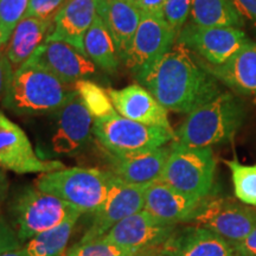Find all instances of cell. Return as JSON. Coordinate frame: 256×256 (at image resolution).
<instances>
[{
  "instance_id": "obj_1",
  "label": "cell",
  "mask_w": 256,
  "mask_h": 256,
  "mask_svg": "<svg viewBox=\"0 0 256 256\" xmlns=\"http://www.w3.org/2000/svg\"><path fill=\"white\" fill-rule=\"evenodd\" d=\"M136 81L166 110L178 113H191L222 92L206 64L177 42Z\"/></svg>"
},
{
  "instance_id": "obj_2",
  "label": "cell",
  "mask_w": 256,
  "mask_h": 256,
  "mask_svg": "<svg viewBox=\"0 0 256 256\" xmlns=\"http://www.w3.org/2000/svg\"><path fill=\"white\" fill-rule=\"evenodd\" d=\"M74 94L68 83L28 60L14 72L2 106L19 115H43L55 113Z\"/></svg>"
},
{
  "instance_id": "obj_3",
  "label": "cell",
  "mask_w": 256,
  "mask_h": 256,
  "mask_svg": "<svg viewBox=\"0 0 256 256\" xmlns=\"http://www.w3.org/2000/svg\"><path fill=\"white\" fill-rule=\"evenodd\" d=\"M246 119V107L238 96L220 92L188 114L176 132V142L190 147H211L229 142Z\"/></svg>"
},
{
  "instance_id": "obj_4",
  "label": "cell",
  "mask_w": 256,
  "mask_h": 256,
  "mask_svg": "<svg viewBox=\"0 0 256 256\" xmlns=\"http://www.w3.org/2000/svg\"><path fill=\"white\" fill-rule=\"evenodd\" d=\"M112 174L92 168H64L42 174L34 186L60 198L82 214H94L108 194Z\"/></svg>"
},
{
  "instance_id": "obj_5",
  "label": "cell",
  "mask_w": 256,
  "mask_h": 256,
  "mask_svg": "<svg viewBox=\"0 0 256 256\" xmlns=\"http://www.w3.org/2000/svg\"><path fill=\"white\" fill-rule=\"evenodd\" d=\"M216 159L211 147H190L171 142L160 182L188 196L204 200L215 182Z\"/></svg>"
},
{
  "instance_id": "obj_6",
  "label": "cell",
  "mask_w": 256,
  "mask_h": 256,
  "mask_svg": "<svg viewBox=\"0 0 256 256\" xmlns=\"http://www.w3.org/2000/svg\"><path fill=\"white\" fill-rule=\"evenodd\" d=\"M11 212L14 229L23 243L82 215L72 204L36 186H26L18 192L11 203Z\"/></svg>"
},
{
  "instance_id": "obj_7",
  "label": "cell",
  "mask_w": 256,
  "mask_h": 256,
  "mask_svg": "<svg viewBox=\"0 0 256 256\" xmlns=\"http://www.w3.org/2000/svg\"><path fill=\"white\" fill-rule=\"evenodd\" d=\"M92 134L106 152L118 156L153 151L176 140V132L136 122L119 114L94 119Z\"/></svg>"
},
{
  "instance_id": "obj_8",
  "label": "cell",
  "mask_w": 256,
  "mask_h": 256,
  "mask_svg": "<svg viewBox=\"0 0 256 256\" xmlns=\"http://www.w3.org/2000/svg\"><path fill=\"white\" fill-rule=\"evenodd\" d=\"M186 224L210 230L234 244L256 228V211L223 197H206Z\"/></svg>"
},
{
  "instance_id": "obj_9",
  "label": "cell",
  "mask_w": 256,
  "mask_h": 256,
  "mask_svg": "<svg viewBox=\"0 0 256 256\" xmlns=\"http://www.w3.org/2000/svg\"><path fill=\"white\" fill-rule=\"evenodd\" d=\"M178 32L171 28L162 16L142 14L124 62L134 78L145 74L174 46Z\"/></svg>"
},
{
  "instance_id": "obj_10",
  "label": "cell",
  "mask_w": 256,
  "mask_h": 256,
  "mask_svg": "<svg viewBox=\"0 0 256 256\" xmlns=\"http://www.w3.org/2000/svg\"><path fill=\"white\" fill-rule=\"evenodd\" d=\"M176 42L203 57L210 66H220L232 58L249 40L238 28L200 26L188 23L178 32Z\"/></svg>"
},
{
  "instance_id": "obj_11",
  "label": "cell",
  "mask_w": 256,
  "mask_h": 256,
  "mask_svg": "<svg viewBox=\"0 0 256 256\" xmlns=\"http://www.w3.org/2000/svg\"><path fill=\"white\" fill-rule=\"evenodd\" d=\"M147 186L148 185L124 183L112 174L107 198L100 209L94 212L90 226L78 242L86 243L101 238L115 224L144 210Z\"/></svg>"
},
{
  "instance_id": "obj_12",
  "label": "cell",
  "mask_w": 256,
  "mask_h": 256,
  "mask_svg": "<svg viewBox=\"0 0 256 256\" xmlns=\"http://www.w3.org/2000/svg\"><path fill=\"white\" fill-rule=\"evenodd\" d=\"M55 124L50 136V153L52 156H75L82 152L90 142L94 126L92 116L78 92L55 113Z\"/></svg>"
},
{
  "instance_id": "obj_13",
  "label": "cell",
  "mask_w": 256,
  "mask_h": 256,
  "mask_svg": "<svg viewBox=\"0 0 256 256\" xmlns=\"http://www.w3.org/2000/svg\"><path fill=\"white\" fill-rule=\"evenodd\" d=\"M0 168L28 174H46L66 165L56 160L40 159L24 130L0 112Z\"/></svg>"
},
{
  "instance_id": "obj_14",
  "label": "cell",
  "mask_w": 256,
  "mask_h": 256,
  "mask_svg": "<svg viewBox=\"0 0 256 256\" xmlns=\"http://www.w3.org/2000/svg\"><path fill=\"white\" fill-rule=\"evenodd\" d=\"M177 230V224L162 222L145 210L133 214L102 236L107 241L134 250L159 249Z\"/></svg>"
},
{
  "instance_id": "obj_15",
  "label": "cell",
  "mask_w": 256,
  "mask_h": 256,
  "mask_svg": "<svg viewBox=\"0 0 256 256\" xmlns=\"http://www.w3.org/2000/svg\"><path fill=\"white\" fill-rule=\"evenodd\" d=\"M30 60L68 84L90 78L96 72V66L84 54L62 40L46 42Z\"/></svg>"
},
{
  "instance_id": "obj_16",
  "label": "cell",
  "mask_w": 256,
  "mask_h": 256,
  "mask_svg": "<svg viewBox=\"0 0 256 256\" xmlns=\"http://www.w3.org/2000/svg\"><path fill=\"white\" fill-rule=\"evenodd\" d=\"M116 113L126 119L172 130L168 110L142 84H130L122 89H107Z\"/></svg>"
},
{
  "instance_id": "obj_17",
  "label": "cell",
  "mask_w": 256,
  "mask_h": 256,
  "mask_svg": "<svg viewBox=\"0 0 256 256\" xmlns=\"http://www.w3.org/2000/svg\"><path fill=\"white\" fill-rule=\"evenodd\" d=\"M107 153L108 172L120 180L134 185H150L162 178L170 156V146L136 154L118 156Z\"/></svg>"
},
{
  "instance_id": "obj_18",
  "label": "cell",
  "mask_w": 256,
  "mask_h": 256,
  "mask_svg": "<svg viewBox=\"0 0 256 256\" xmlns=\"http://www.w3.org/2000/svg\"><path fill=\"white\" fill-rule=\"evenodd\" d=\"M159 252L168 256H238L228 241L194 226L176 230Z\"/></svg>"
},
{
  "instance_id": "obj_19",
  "label": "cell",
  "mask_w": 256,
  "mask_h": 256,
  "mask_svg": "<svg viewBox=\"0 0 256 256\" xmlns=\"http://www.w3.org/2000/svg\"><path fill=\"white\" fill-rule=\"evenodd\" d=\"M98 0H66L54 19V30L46 42H66L84 54L83 40L98 16Z\"/></svg>"
},
{
  "instance_id": "obj_20",
  "label": "cell",
  "mask_w": 256,
  "mask_h": 256,
  "mask_svg": "<svg viewBox=\"0 0 256 256\" xmlns=\"http://www.w3.org/2000/svg\"><path fill=\"white\" fill-rule=\"evenodd\" d=\"M200 200L156 180L146 188L144 210L162 222L186 223Z\"/></svg>"
},
{
  "instance_id": "obj_21",
  "label": "cell",
  "mask_w": 256,
  "mask_h": 256,
  "mask_svg": "<svg viewBox=\"0 0 256 256\" xmlns=\"http://www.w3.org/2000/svg\"><path fill=\"white\" fill-rule=\"evenodd\" d=\"M98 14L113 38L121 60L133 40L142 12L130 0H98Z\"/></svg>"
},
{
  "instance_id": "obj_22",
  "label": "cell",
  "mask_w": 256,
  "mask_h": 256,
  "mask_svg": "<svg viewBox=\"0 0 256 256\" xmlns=\"http://www.w3.org/2000/svg\"><path fill=\"white\" fill-rule=\"evenodd\" d=\"M52 30L54 20L24 17L19 22L5 48L6 57L14 72L34 56L48 40Z\"/></svg>"
},
{
  "instance_id": "obj_23",
  "label": "cell",
  "mask_w": 256,
  "mask_h": 256,
  "mask_svg": "<svg viewBox=\"0 0 256 256\" xmlns=\"http://www.w3.org/2000/svg\"><path fill=\"white\" fill-rule=\"evenodd\" d=\"M215 78L235 92L256 95V44L249 40L220 66H208Z\"/></svg>"
},
{
  "instance_id": "obj_24",
  "label": "cell",
  "mask_w": 256,
  "mask_h": 256,
  "mask_svg": "<svg viewBox=\"0 0 256 256\" xmlns=\"http://www.w3.org/2000/svg\"><path fill=\"white\" fill-rule=\"evenodd\" d=\"M83 50L86 56L104 72L113 74L119 68L120 57L116 46L98 14L86 34Z\"/></svg>"
},
{
  "instance_id": "obj_25",
  "label": "cell",
  "mask_w": 256,
  "mask_h": 256,
  "mask_svg": "<svg viewBox=\"0 0 256 256\" xmlns=\"http://www.w3.org/2000/svg\"><path fill=\"white\" fill-rule=\"evenodd\" d=\"M190 19L200 26H243V18L232 0H192Z\"/></svg>"
},
{
  "instance_id": "obj_26",
  "label": "cell",
  "mask_w": 256,
  "mask_h": 256,
  "mask_svg": "<svg viewBox=\"0 0 256 256\" xmlns=\"http://www.w3.org/2000/svg\"><path fill=\"white\" fill-rule=\"evenodd\" d=\"M78 218H72L56 228L28 240L24 248L28 256H64L66 247Z\"/></svg>"
},
{
  "instance_id": "obj_27",
  "label": "cell",
  "mask_w": 256,
  "mask_h": 256,
  "mask_svg": "<svg viewBox=\"0 0 256 256\" xmlns=\"http://www.w3.org/2000/svg\"><path fill=\"white\" fill-rule=\"evenodd\" d=\"M74 89L94 119H102L118 114L107 89H104L98 83L87 78L80 80L74 83Z\"/></svg>"
},
{
  "instance_id": "obj_28",
  "label": "cell",
  "mask_w": 256,
  "mask_h": 256,
  "mask_svg": "<svg viewBox=\"0 0 256 256\" xmlns=\"http://www.w3.org/2000/svg\"><path fill=\"white\" fill-rule=\"evenodd\" d=\"M232 172L234 194L243 204L256 206V164L243 165L236 159L226 160Z\"/></svg>"
},
{
  "instance_id": "obj_29",
  "label": "cell",
  "mask_w": 256,
  "mask_h": 256,
  "mask_svg": "<svg viewBox=\"0 0 256 256\" xmlns=\"http://www.w3.org/2000/svg\"><path fill=\"white\" fill-rule=\"evenodd\" d=\"M140 250L124 248L101 238L86 243L78 242L66 249L64 256H134Z\"/></svg>"
},
{
  "instance_id": "obj_30",
  "label": "cell",
  "mask_w": 256,
  "mask_h": 256,
  "mask_svg": "<svg viewBox=\"0 0 256 256\" xmlns=\"http://www.w3.org/2000/svg\"><path fill=\"white\" fill-rule=\"evenodd\" d=\"M28 0H0V31L4 44L11 37L19 22L25 17Z\"/></svg>"
},
{
  "instance_id": "obj_31",
  "label": "cell",
  "mask_w": 256,
  "mask_h": 256,
  "mask_svg": "<svg viewBox=\"0 0 256 256\" xmlns=\"http://www.w3.org/2000/svg\"><path fill=\"white\" fill-rule=\"evenodd\" d=\"M192 0H166L164 5L165 20L171 25L172 28L179 32L185 25L188 17H190Z\"/></svg>"
},
{
  "instance_id": "obj_32",
  "label": "cell",
  "mask_w": 256,
  "mask_h": 256,
  "mask_svg": "<svg viewBox=\"0 0 256 256\" xmlns=\"http://www.w3.org/2000/svg\"><path fill=\"white\" fill-rule=\"evenodd\" d=\"M66 0H28L25 17H36L43 20H54Z\"/></svg>"
},
{
  "instance_id": "obj_33",
  "label": "cell",
  "mask_w": 256,
  "mask_h": 256,
  "mask_svg": "<svg viewBox=\"0 0 256 256\" xmlns=\"http://www.w3.org/2000/svg\"><path fill=\"white\" fill-rule=\"evenodd\" d=\"M20 247H23V242L19 240L16 229L0 218V254Z\"/></svg>"
},
{
  "instance_id": "obj_34",
  "label": "cell",
  "mask_w": 256,
  "mask_h": 256,
  "mask_svg": "<svg viewBox=\"0 0 256 256\" xmlns=\"http://www.w3.org/2000/svg\"><path fill=\"white\" fill-rule=\"evenodd\" d=\"M12 75H14V70H12L11 64L6 57L5 50L2 48L0 49V100L2 101L6 94V90H8Z\"/></svg>"
},
{
  "instance_id": "obj_35",
  "label": "cell",
  "mask_w": 256,
  "mask_h": 256,
  "mask_svg": "<svg viewBox=\"0 0 256 256\" xmlns=\"http://www.w3.org/2000/svg\"><path fill=\"white\" fill-rule=\"evenodd\" d=\"M232 246L238 256H256V228L244 240Z\"/></svg>"
},
{
  "instance_id": "obj_36",
  "label": "cell",
  "mask_w": 256,
  "mask_h": 256,
  "mask_svg": "<svg viewBox=\"0 0 256 256\" xmlns=\"http://www.w3.org/2000/svg\"><path fill=\"white\" fill-rule=\"evenodd\" d=\"M142 14L162 16L166 0H130ZM164 17V16H162Z\"/></svg>"
},
{
  "instance_id": "obj_37",
  "label": "cell",
  "mask_w": 256,
  "mask_h": 256,
  "mask_svg": "<svg viewBox=\"0 0 256 256\" xmlns=\"http://www.w3.org/2000/svg\"><path fill=\"white\" fill-rule=\"evenodd\" d=\"M232 2L242 18L256 23V0H232Z\"/></svg>"
},
{
  "instance_id": "obj_38",
  "label": "cell",
  "mask_w": 256,
  "mask_h": 256,
  "mask_svg": "<svg viewBox=\"0 0 256 256\" xmlns=\"http://www.w3.org/2000/svg\"><path fill=\"white\" fill-rule=\"evenodd\" d=\"M8 176L4 172V168H0V206L4 203L6 200V196H8Z\"/></svg>"
},
{
  "instance_id": "obj_39",
  "label": "cell",
  "mask_w": 256,
  "mask_h": 256,
  "mask_svg": "<svg viewBox=\"0 0 256 256\" xmlns=\"http://www.w3.org/2000/svg\"><path fill=\"white\" fill-rule=\"evenodd\" d=\"M0 256H28L26 249L24 247H20L18 249H12V250L5 252L2 254H0Z\"/></svg>"
},
{
  "instance_id": "obj_40",
  "label": "cell",
  "mask_w": 256,
  "mask_h": 256,
  "mask_svg": "<svg viewBox=\"0 0 256 256\" xmlns=\"http://www.w3.org/2000/svg\"><path fill=\"white\" fill-rule=\"evenodd\" d=\"M154 250H156V249H146V250H140L134 256H151V254Z\"/></svg>"
},
{
  "instance_id": "obj_41",
  "label": "cell",
  "mask_w": 256,
  "mask_h": 256,
  "mask_svg": "<svg viewBox=\"0 0 256 256\" xmlns=\"http://www.w3.org/2000/svg\"><path fill=\"white\" fill-rule=\"evenodd\" d=\"M151 256H168V255H164V254H162V252H159V249H156V250H154L151 254Z\"/></svg>"
},
{
  "instance_id": "obj_42",
  "label": "cell",
  "mask_w": 256,
  "mask_h": 256,
  "mask_svg": "<svg viewBox=\"0 0 256 256\" xmlns=\"http://www.w3.org/2000/svg\"><path fill=\"white\" fill-rule=\"evenodd\" d=\"M4 40H2V31H0V49H2V48H4Z\"/></svg>"
}]
</instances>
